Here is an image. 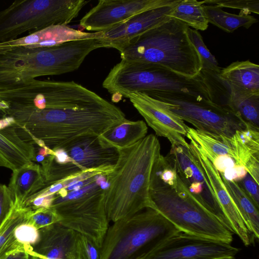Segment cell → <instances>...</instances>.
Instances as JSON below:
<instances>
[{
    "mask_svg": "<svg viewBox=\"0 0 259 259\" xmlns=\"http://www.w3.org/2000/svg\"><path fill=\"white\" fill-rule=\"evenodd\" d=\"M4 112L13 117L23 139L51 149L60 147L81 136H99L126 118L115 106L94 109H37L24 105H9Z\"/></svg>",
    "mask_w": 259,
    "mask_h": 259,
    "instance_id": "cell-1",
    "label": "cell"
},
{
    "mask_svg": "<svg viewBox=\"0 0 259 259\" xmlns=\"http://www.w3.org/2000/svg\"><path fill=\"white\" fill-rule=\"evenodd\" d=\"M160 144L153 134L133 145L118 150L113 170L106 175L104 207L109 221L130 217L144 209L153 208L150 182L153 165L160 155Z\"/></svg>",
    "mask_w": 259,
    "mask_h": 259,
    "instance_id": "cell-2",
    "label": "cell"
},
{
    "mask_svg": "<svg viewBox=\"0 0 259 259\" xmlns=\"http://www.w3.org/2000/svg\"><path fill=\"white\" fill-rule=\"evenodd\" d=\"M185 23L170 17L118 47L121 60L163 66L187 77L201 73V63Z\"/></svg>",
    "mask_w": 259,
    "mask_h": 259,
    "instance_id": "cell-3",
    "label": "cell"
},
{
    "mask_svg": "<svg viewBox=\"0 0 259 259\" xmlns=\"http://www.w3.org/2000/svg\"><path fill=\"white\" fill-rule=\"evenodd\" d=\"M102 85L115 96L162 91L214 101L210 85L201 71L200 75L190 78L151 63L121 60L111 69Z\"/></svg>",
    "mask_w": 259,
    "mask_h": 259,
    "instance_id": "cell-4",
    "label": "cell"
},
{
    "mask_svg": "<svg viewBox=\"0 0 259 259\" xmlns=\"http://www.w3.org/2000/svg\"><path fill=\"white\" fill-rule=\"evenodd\" d=\"M180 231L157 211L146 210L114 222L101 247V259H147Z\"/></svg>",
    "mask_w": 259,
    "mask_h": 259,
    "instance_id": "cell-5",
    "label": "cell"
},
{
    "mask_svg": "<svg viewBox=\"0 0 259 259\" xmlns=\"http://www.w3.org/2000/svg\"><path fill=\"white\" fill-rule=\"evenodd\" d=\"M149 193L152 209L180 232L232 242L233 233L198 202L179 176L176 188L150 189Z\"/></svg>",
    "mask_w": 259,
    "mask_h": 259,
    "instance_id": "cell-6",
    "label": "cell"
},
{
    "mask_svg": "<svg viewBox=\"0 0 259 259\" xmlns=\"http://www.w3.org/2000/svg\"><path fill=\"white\" fill-rule=\"evenodd\" d=\"M89 2L85 0L15 1L0 11V42L53 25L67 26Z\"/></svg>",
    "mask_w": 259,
    "mask_h": 259,
    "instance_id": "cell-7",
    "label": "cell"
},
{
    "mask_svg": "<svg viewBox=\"0 0 259 259\" xmlns=\"http://www.w3.org/2000/svg\"><path fill=\"white\" fill-rule=\"evenodd\" d=\"M1 98L9 104L32 106L37 109H94L115 105L73 81L34 80L22 87L3 91Z\"/></svg>",
    "mask_w": 259,
    "mask_h": 259,
    "instance_id": "cell-8",
    "label": "cell"
},
{
    "mask_svg": "<svg viewBox=\"0 0 259 259\" xmlns=\"http://www.w3.org/2000/svg\"><path fill=\"white\" fill-rule=\"evenodd\" d=\"M94 179L63 197L55 195L51 207L59 214V223L92 240L101 248L108 229L104 207L105 191Z\"/></svg>",
    "mask_w": 259,
    "mask_h": 259,
    "instance_id": "cell-9",
    "label": "cell"
},
{
    "mask_svg": "<svg viewBox=\"0 0 259 259\" xmlns=\"http://www.w3.org/2000/svg\"><path fill=\"white\" fill-rule=\"evenodd\" d=\"M145 94L161 102L195 129L207 134L231 137L237 131L247 127L240 117L225 104L181 93L154 91Z\"/></svg>",
    "mask_w": 259,
    "mask_h": 259,
    "instance_id": "cell-10",
    "label": "cell"
},
{
    "mask_svg": "<svg viewBox=\"0 0 259 259\" xmlns=\"http://www.w3.org/2000/svg\"><path fill=\"white\" fill-rule=\"evenodd\" d=\"M55 75L51 47L0 50V91L18 88L35 78Z\"/></svg>",
    "mask_w": 259,
    "mask_h": 259,
    "instance_id": "cell-11",
    "label": "cell"
},
{
    "mask_svg": "<svg viewBox=\"0 0 259 259\" xmlns=\"http://www.w3.org/2000/svg\"><path fill=\"white\" fill-rule=\"evenodd\" d=\"M239 251L231 243L180 232L147 259H235Z\"/></svg>",
    "mask_w": 259,
    "mask_h": 259,
    "instance_id": "cell-12",
    "label": "cell"
},
{
    "mask_svg": "<svg viewBox=\"0 0 259 259\" xmlns=\"http://www.w3.org/2000/svg\"><path fill=\"white\" fill-rule=\"evenodd\" d=\"M181 0H100L80 20L83 28L92 32L106 30L144 11L176 4Z\"/></svg>",
    "mask_w": 259,
    "mask_h": 259,
    "instance_id": "cell-13",
    "label": "cell"
},
{
    "mask_svg": "<svg viewBox=\"0 0 259 259\" xmlns=\"http://www.w3.org/2000/svg\"><path fill=\"white\" fill-rule=\"evenodd\" d=\"M173 158L178 175L194 197L229 230L231 225L214 198L208 182L189 148L171 145L168 153Z\"/></svg>",
    "mask_w": 259,
    "mask_h": 259,
    "instance_id": "cell-14",
    "label": "cell"
},
{
    "mask_svg": "<svg viewBox=\"0 0 259 259\" xmlns=\"http://www.w3.org/2000/svg\"><path fill=\"white\" fill-rule=\"evenodd\" d=\"M125 98L129 99L157 136L166 138L171 145L189 147L185 139L189 126L161 102L139 92L128 94Z\"/></svg>",
    "mask_w": 259,
    "mask_h": 259,
    "instance_id": "cell-15",
    "label": "cell"
},
{
    "mask_svg": "<svg viewBox=\"0 0 259 259\" xmlns=\"http://www.w3.org/2000/svg\"><path fill=\"white\" fill-rule=\"evenodd\" d=\"M59 147L66 151L81 170L98 171L106 175L113 170L119 156L118 149L103 146L96 135L81 136Z\"/></svg>",
    "mask_w": 259,
    "mask_h": 259,
    "instance_id": "cell-16",
    "label": "cell"
},
{
    "mask_svg": "<svg viewBox=\"0 0 259 259\" xmlns=\"http://www.w3.org/2000/svg\"><path fill=\"white\" fill-rule=\"evenodd\" d=\"M189 146L199 167L208 182L214 198L230 223L233 233L239 236L245 246H248L251 243L250 233L227 189L220 174L197 146L191 143Z\"/></svg>",
    "mask_w": 259,
    "mask_h": 259,
    "instance_id": "cell-17",
    "label": "cell"
},
{
    "mask_svg": "<svg viewBox=\"0 0 259 259\" xmlns=\"http://www.w3.org/2000/svg\"><path fill=\"white\" fill-rule=\"evenodd\" d=\"M39 231L31 255L39 259H81L78 232L59 223Z\"/></svg>",
    "mask_w": 259,
    "mask_h": 259,
    "instance_id": "cell-18",
    "label": "cell"
},
{
    "mask_svg": "<svg viewBox=\"0 0 259 259\" xmlns=\"http://www.w3.org/2000/svg\"><path fill=\"white\" fill-rule=\"evenodd\" d=\"M180 2L141 12L103 31L104 37L109 42L110 48L116 49L137 36L169 20L174 8Z\"/></svg>",
    "mask_w": 259,
    "mask_h": 259,
    "instance_id": "cell-19",
    "label": "cell"
},
{
    "mask_svg": "<svg viewBox=\"0 0 259 259\" xmlns=\"http://www.w3.org/2000/svg\"><path fill=\"white\" fill-rule=\"evenodd\" d=\"M103 37L102 31L87 32L67 26L53 25L15 39L0 42V50L17 47L48 48L73 40Z\"/></svg>",
    "mask_w": 259,
    "mask_h": 259,
    "instance_id": "cell-20",
    "label": "cell"
},
{
    "mask_svg": "<svg viewBox=\"0 0 259 259\" xmlns=\"http://www.w3.org/2000/svg\"><path fill=\"white\" fill-rule=\"evenodd\" d=\"M32 143L23 140L15 125L0 130V166L12 171L35 160Z\"/></svg>",
    "mask_w": 259,
    "mask_h": 259,
    "instance_id": "cell-21",
    "label": "cell"
},
{
    "mask_svg": "<svg viewBox=\"0 0 259 259\" xmlns=\"http://www.w3.org/2000/svg\"><path fill=\"white\" fill-rule=\"evenodd\" d=\"M46 186L40 165L30 161L13 171L8 187L14 200V206L22 207Z\"/></svg>",
    "mask_w": 259,
    "mask_h": 259,
    "instance_id": "cell-22",
    "label": "cell"
},
{
    "mask_svg": "<svg viewBox=\"0 0 259 259\" xmlns=\"http://www.w3.org/2000/svg\"><path fill=\"white\" fill-rule=\"evenodd\" d=\"M215 75L229 91L259 93V66L249 60L233 62Z\"/></svg>",
    "mask_w": 259,
    "mask_h": 259,
    "instance_id": "cell-23",
    "label": "cell"
},
{
    "mask_svg": "<svg viewBox=\"0 0 259 259\" xmlns=\"http://www.w3.org/2000/svg\"><path fill=\"white\" fill-rule=\"evenodd\" d=\"M236 164L242 165L259 185V130L246 127L230 138Z\"/></svg>",
    "mask_w": 259,
    "mask_h": 259,
    "instance_id": "cell-24",
    "label": "cell"
},
{
    "mask_svg": "<svg viewBox=\"0 0 259 259\" xmlns=\"http://www.w3.org/2000/svg\"><path fill=\"white\" fill-rule=\"evenodd\" d=\"M148 127L143 120L131 121L125 119L99 136L102 145L118 150L131 146L144 138Z\"/></svg>",
    "mask_w": 259,
    "mask_h": 259,
    "instance_id": "cell-25",
    "label": "cell"
},
{
    "mask_svg": "<svg viewBox=\"0 0 259 259\" xmlns=\"http://www.w3.org/2000/svg\"><path fill=\"white\" fill-rule=\"evenodd\" d=\"M31 210L26 207L14 206L0 227V259H5L10 254L17 250L27 251L16 239L14 231L18 226L27 222Z\"/></svg>",
    "mask_w": 259,
    "mask_h": 259,
    "instance_id": "cell-26",
    "label": "cell"
},
{
    "mask_svg": "<svg viewBox=\"0 0 259 259\" xmlns=\"http://www.w3.org/2000/svg\"><path fill=\"white\" fill-rule=\"evenodd\" d=\"M222 178L248 230L258 239V208L237 182L227 181L222 177Z\"/></svg>",
    "mask_w": 259,
    "mask_h": 259,
    "instance_id": "cell-27",
    "label": "cell"
},
{
    "mask_svg": "<svg viewBox=\"0 0 259 259\" xmlns=\"http://www.w3.org/2000/svg\"><path fill=\"white\" fill-rule=\"evenodd\" d=\"M226 104L243 120L247 127L259 130V93L228 91Z\"/></svg>",
    "mask_w": 259,
    "mask_h": 259,
    "instance_id": "cell-28",
    "label": "cell"
},
{
    "mask_svg": "<svg viewBox=\"0 0 259 259\" xmlns=\"http://www.w3.org/2000/svg\"><path fill=\"white\" fill-rule=\"evenodd\" d=\"M186 137L210 161L217 156L229 155L235 160L231 137L207 134L188 127Z\"/></svg>",
    "mask_w": 259,
    "mask_h": 259,
    "instance_id": "cell-29",
    "label": "cell"
},
{
    "mask_svg": "<svg viewBox=\"0 0 259 259\" xmlns=\"http://www.w3.org/2000/svg\"><path fill=\"white\" fill-rule=\"evenodd\" d=\"M203 9L208 23L229 33L242 26L247 29L257 22L253 16L229 13L217 5L203 6Z\"/></svg>",
    "mask_w": 259,
    "mask_h": 259,
    "instance_id": "cell-30",
    "label": "cell"
},
{
    "mask_svg": "<svg viewBox=\"0 0 259 259\" xmlns=\"http://www.w3.org/2000/svg\"><path fill=\"white\" fill-rule=\"evenodd\" d=\"M203 4V1L181 0L174 8L170 17L185 23L195 30H205L209 23Z\"/></svg>",
    "mask_w": 259,
    "mask_h": 259,
    "instance_id": "cell-31",
    "label": "cell"
},
{
    "mask_svg": "<svg viewBox=\"0 0 259 259\" xmlns=\"http://www.w3.org/2000/svg\"><path fill=\"white\" fill-rule=\"evenodd\" d=\"M178 174L172 157L168 154L164 156L161 154L155 162L151 174L150 189L159 187L176 188Z\"/></svg>",
    "mask_w": 259,
    "mask_h": 259,
    "instance_id": "cell-32",
    "label": "cell"
},
{
    "mask_svg": "<svg viewBox=\"0 0 259 259\" xmlns=\"http://www.w3.org/2000/svg\"><path fill=\"white\" fill-rule=\"evenodd\" d=\"M188 37L196 50L201 63V71L215 74L220 73L221 69L215 57L211 54L205 45L198 30L189 27L187 30Z\"/></svg>",
    "mask_w": 259,
    "mask_h": 259,
    "instance_id": "cell-33",
    "label": "cell"
},
{
    "mask_svg": "<svg viewBox=\"0 0 259 259\" xmlns=\"http://www.w3.org/2000/svg\"><path fill=\"white\" fill-rule=\"evenodd\" d=\"M60 221L61 218L56 211L50 207L31 210L27 222L39 230L59 223Z\"/></svg>",
    "mask_w": 259,
    "mask_h": 259,
    "instance_id": "cell-34",
    "label": "cell"
},
{
    "mask_svg": "<svg viewBox=\"0 0 259 259\" xmlns=\"http://www.w3.org/2000/svg\"><path fill=\"white\" fill-rule=\"evenodd\" d=\"M204 4L217 5L240 10V15H249L251 13L258 14V0H205Z\"/></svg>",
    "mask_w": 259,
    "mask_h": 259,
    "instance_id": "cell-35",
    "label": "cell"
},
{
    "mask_svg": "<svg viewBox=\"0 0 259 259\" xmlns=\"http://www.w3.org/2000/svg\"><path fill=\"white\" fill-rule=\"evenodd\" d=\"M14 234L17 241L30 253L33 250L32 247L38 240L39 231L34 226L26 222L16 228Z\"/></svg>",
    "mask_w": 259,
    "mask_h": 259,
    "instance_id": "cell-36",
    "label": "cell"
},
{
    "mask_svg": "<svg viewBox=\"0 0 259 259\" xmlns=\"http://www.w3.org/2000/svg\"><path fill=\"white\" fill-rule=\"evenodd\" d=\"M81 259H101V248L87 236L78 233Z\"/></svg>",
    "mask_w": 259,
    "mask_h": 259,
    "instance_id": "cell-37",
    "label": "cell"
},
{
    "mask_svg": "<svg viewBox=\"0 0 259 259\" xmlns=\"http://www.w3.org/2000/svg\"><path fill=\"white\" fill-rule=\"evenodd\" d=\"M14 207V200L8 187L0 184V227Z\"/></svg>",
    "mask_w": 259,
    "mask_h": 259,
    "instance_id": "cell-38",
    "label": "cell"
},
{
    "mask_svg": "<svg viewBox=\"0 0 259 259\" xmlns=\"http://www.w3.org/2000/svg\"><path fill=\"white\" fill-rule=\"evenodd\" d=\"M237 183L243 189L255 206L258 208L259 185L255 182L253 179L248 173L242 180Z\"/></svg>",
    "mask_w": 259,
    "mask_h": 259,
    "instance_id": "cell-39",
    "label": "cell"
},
{
    "mask_svg": "<svg viewBox=\"0 0 259 259\" xmlns=\"http://www.w3.org/2000/svg\"><path fill=\"white\" fill-rule=\"evenodd\" d=\"M210 161L220 174L236 165L234 158L229 155L217 156Z\"/></svg>",
    "mask_w": 259,
    "mask_h": 259,
    "instance_id": "cell-40",
    "label": "cell"
},
{
    "mask_svg": "<svg viewBox=\"0 0 259 259\" xmlns=\"http://www.w3.org/2000/svg\"><path fill=\"white\" fill-rule=\"evenodd\" d=\"M247 172L242 165H235L234 167L227 169L221 176L229 181L239 182L247 175Z\"/></svg>",
    "mask_w": 259,
    "mask_h": 259,
    "instance_id": "cell-41",
    "label": "cell"
},
{
    "mask_svg": "<svg viewBox=\"0 0 259 259\" xmlns=\"http://www.w3.org/2000/svg\"><path fill=\"white\" fill-rule=\"evenodd\" d=\"M52 150L54 152L53 155L54 160L56 163L60 164H65L68 163H72L75 165L73 160L69 156L64 149L58 147L54 148Z\"/></svg>",
    "mask_w": 259,
    "mask_h": 259,
    "instance_id": "cell-42",
    "label": "cell"
},
{
    "mask_svg": "<svg viewBox=\"0 0 259 259\" xmlns=\"http://www.w3.org/2000/svg\"><path fill=\"white\" fill-rule=\"evenodd\" d=\"M5 259H32V257L28 251L19 250L11 253Z\"/></svg>",
    "mask_w": 259,
    "mask_h": 259,
    "instance_id": "cell-43",
    "label": "cell"
},
{
    "mask_svg": "<svg viewBox=\"0 0 259 259\" xmlns=\"http://www.w3.org/2000/svg\"><path fill=\"white\" fill-rule=\"evenodd\" d=\"M16 124L14 119L9 116L0 119V130L8 127L15 125Z\"/></svg>",
    "mask_w": 259,
    "mask_h": 259,
    "instance_id": "cell-44",
    "label": "cell"
},
{
    "mask_svg": "<svg viewBox=\"0 0 259 259\" xmlns=\"http://www.w3.org/2000/svg\"><path fill=\"white\" fill-rule=\"evenodd\" d=\"M32 259H39V258L36 257L35 256H34V255H32Z\"/></svg>",
    "mask_w": 259,
    "mask_h": 259,
    "instance_id": "cell-45",
    "label": "cell"
}]
</instances>
